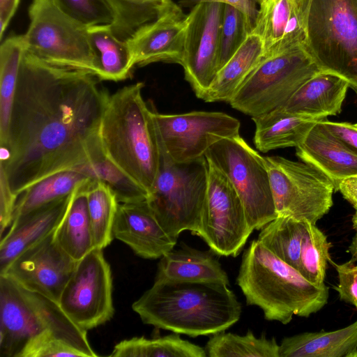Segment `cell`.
Instances as JSON below:
<instances>
[{"label": "cell", "mask_w": 357, "mask_h": 357, "mask_svg": "<svg viewBox=\"0 0 357 357\" xmlns=\"http://www.w3.org/2000/svg\"><path fill=\"white\" fill-rule=\"evenodd\" d=\"M331 247L326 234L316 225L306 221L298 271L315 286L326 285L324 280L327 263L331 261Z\"/></svg>", "instance_id": "d590c367"}, {"label": "cell", "mask_w": 357, "mask_h": 357, "mask_svg": "<svg viewBox=\"0 0 357 357\" xmlns=\"http://www.w3.org/2000/svg\"><path fill=\"white\" fill-rule=\"evenodd\" d=\"M304 47L321 71L357 87V0H303Z\"/></svg>", "instance_id": "52a82bcc"}, {"label": "cell", "mask_w": 357, "mask_h": 357, "mask_svg": "<svg viewBox=\"0 0 357 357\" xmlns=\"http://www.w3.org/2000/svg\"><path fill=\"white\" fill-rule=\"evenodd\" d=\"M187 14L172 0H166L153 21L137 29L126 40L135 66L155 62L181 65Z\"/></svg>", "instance_id": "e0dca14e"}, {"label": "cell", "mask_w": 357, "mask_h": 357, "mask_svg": "<svg viewBox=\"0 0 357 357\" xmlns=\"http://www.w3.org/2000/svg\"><path fill=\"white\" fill-rule=\"evenodd\" d=\"M205 157L232 184L252 230L261 229L278 216L265 157L240 135L216 142Z\"/></svg>", "instance_id": "9c48e42d"}, {"label": "cell", "mask_w": 357, "mask_h": 357, "mask_svg": "<svg viewBox=\"0 0 357 357\" xmlns=\"http://www.w3.org/2000/svg\"><path fill=\"white\" fill-rule=\"evenodd\" d=\"M354 126L357 128V123L354 124Z\"/></svg>", "instance_id": "816d5d0a"}, {"label": "cell", "mask_w": 357, "mask_h": 357, "mask_svg": "<svg viewBox=\"0 0 357 357\" xmlns=\"http://www.w3.org/2000/svg\"><path fill=\"white\" fill-rule=\"evenodd\" d=\"M208 162L207 192L197 235L217 255L236 257L253 230L228 178Z\"/></svg>", "instance_id": "4fadbf2b"}, {"label": "cell", "mask_w": 357, "mask_h": 357, "mask_svg": "<svg viewBox=\"0 0 357 357\" xmlns=\"http://www.w3.org/2000/svg\"><path fill=\"white\" fill-rule=\"evenodd\" d=\"M76 190L12 222L6 234L1 238L0 273L22 252L54 231Z\"/></svg>", "instance_id": "ffe728a7"}, {"label": "cell", "mask_w": 357, "mask_h": 357, "mask_svg": "<svg viewBox=\"0 0 357 357\" xmlns=\"http://www.w3.org/2000/svg\"><path fill=\"white\" fill-rule=\"evenodd\" d=\"M351 222H352L353 228L356 231H357V211H356L355 213L354 214L352 219H351Z\"/></svg>", "instance_id": "c3c4849f"}, {"label": "cell", "mask_w": 357, "mask_h": 357, "mask_svg": "<svg viewBox=\"0 0 357 357\" xmlns=\"http://www.w3.org/2000/svg\"><path fill=\"white\" fill-rule=\"evenodd\" d=\"M91 179L73 169L43 178L18 195L13 221L36 208L70 195Z\"/></svg>", "instance_id": "f1b7e54d"}, {"label": "cell", "mask_w": 357, "mask_h": 357, "mask_svg": "<svg viewBox=\"0 0 357 357\" xmlns=\"http://www.w3.org/2000/svg\"><path fill=\"white\" fill-rule=\"evenodd\" d=\"M53 233L22 252L0 274L58 303L77 261L57 244Z\"/></svg>", "instance_id": "2e32d148"}, {"label": "cell", "mask_w": 357, "mask_h": 357, "mask_svg": "<svg viewBox=\"0 0 357 357\" xmlns=\"http://www.w3.org/2000/svg\"><path fill=\"white\" fill-rule=\"evenodd\" d=\"M18 196L15 195L3 169L0 168V233L1 238L9 229Z\"/></svg>", "instance_id": "b9f144b4"}, {"label": "cell", "mask_w": 357, "mask_h": 357, "mask_svg": "<svg viewBox=\"0 0 357 357\" xmlns=\"http://www.w3.org/2000/svg\"><path fill=\"white\" fill-rule=\"evenodd\" d=\"M66 15L78 24L90 27L110 24L115 14L106 0H52Z\"/></svg>", "instance_id": "f35d334b"}, {"label": "cell", "mask_w": 357, "mask_h": 357, "mask_svg": "<svg viewBox=\"0 0 357 357\" xmlns=\"http://www.w3.org/2000/svg\"><path fill=\"white\" fill-rule=\"evenodd\" d=\"M279 357H357V320L344 328L284 337Z\"/></svg>", "instance_id": "603a6c76"}, {"label": "cell", "mask_w": 357, "mask_h": 357, "mask_svg": "<svg viewBox=\"0 0 357 357\" xmlns=\"http://www.w3.org/2000/svg\"><path fill=\"white\" fill-rule=\"evenodd\" d=\"M279 347L274 337H257L251 331L244 335L221 332L209 339L205 349L210 357H279Z\"/></svg>", "instance_id": "e575fe53"}, {"label": "cell", "mask_w": 357, "mask_h": 357, "mask_svg": "<svg viewBox=\"0 0 357 357\" xmlns=\"http://www.w3.org/2000/svg\"><path fill=\"white\" fill-rule=\"evenodd\" d=\"M351 259L341 264H334L338 283L334 287L340 300L354 305L357 310V264Z\"/></svg>", "instance_id": "60d3db41"}, {"label": "cell", "mask_w": 357, "mask_h": 357, "mask_svg": "<svg viewBox=\"0 0 357 357\" xmlns=\"http://www.w3.org/2000/svg\"><path fill=\"white\" fill-rule=\"evenodd\" d=\"M113 235L144 259L161 258L177 241L160 225L146 200L119 203Z\"/></svg>", "instance_id": "ac0fdd59"}, {"label": "cell", "mask_w": 357, "mask_h": 357, "mask_svg": "<svg viewBox=\"0 0 357 357\" xmlns=\"http://www.w3.org/2000/svg\"><path fill=\"white\" fill-rule=\"evenodd\" d=\"M86 357V355L64 341L47 331L31 341L19 357Z\"/></svg>", "instance_id": "ab89813d"}, {"label": "cell", "mask_w": 357, "mask_h": 357, "mask_svg": "<svg viewBox=\"0 0 357 357\" xmlns=\"http://www.w3.org/2000/svg\"><path fill=\"white\" fill-rule=\"evenodd\" d=\"M91 180L76 190L53 233L57 244L76 261L94 248L85 192Z\"/></svg>", "instance_id": "83f0119b"}, {"label": "cell", "mask_w": 357, "mask_h": 357, "mask_svg": "<svg viewBox=\"0 0 357 357\" xmlns=\"http://www.w3.org/2000/svg\"><path fill=\"white\" fill-rule=\"evenodd\" d=\"M319 123L327 131L357 154V128L354 124L333 122L326 119L320 121Z\"/></svg>", "instance_id": "ee69618b"}, {"label": "cell", "mask_w": 357, "mask_h": 357, "mask_svg": "<svg viewBox=\"0 0 357 357\" xmlns=\"http://www.w3.org/2000/svg\"><path fill=\"white\" fill-rule=\"evenodd\" d=\"M96 75L47 63L25 50L0 168L12 192L88 161L102 149L109 95Z\"/></svg>", "instance_id": "6da1fadb"}, {"label": "cell", "mask_w": 357, "mask_h": 357, "mask_svg": "<svg viewBox=\"0 0 357 357\" xmlns=\"http://www.w3.org/2000/svg\"><path fill=\"white\" fill-rule=\"evenodd\" d=\"M252 32L263 40L264 57L303 45V0H265Z\"/></svg>", "instance_id": "d6986e66"}, {"label": "cell", "mask_w": 357, "mask_h": 357, "mask_svg": "<svg viewBox=\"0 0 357 357\" xmlns=\"http://www.w3.org/2000/svg\"><path fill=\"white\" fill-rule=\"evenodd\" d=\"M73 169L106 184L116 195L119 203L141 202L148 197V192L111 161L102 149Z\"/></svg>", "instance_id": "836d02e7"}, {"label": "cell", "mask_w": 357, "mask_h": 357, "mask_svg": "<svg viewBox=\"0 0 357 357\" xmlns=\"http://www.w3.org/2000/svg\"><path fill=\"white\" fill-rule=\"evenodd\" d=\"M85 192L93 245L104 249L114 238L113 226L119 202L110 188L98 180L92 179Z\"/></svg>", "instance_id": "d6a6232c"}, {"label": "cell", "mask_w": 357, "mask_h": 357, "mask_svg": "<svg viewBox=\"0 0 357 357\" xmlns=\"http://www.w3.org/2000/svg\"><path fill=\"white\" fill-rule=\"evenodd\" d=\"M261 38L252 32L218 72L213 82L201 99L205 102H229L241 85L264 58Z\"/></svg>", "instance_id": "d4e9b609"}, {"label": "cell", "mask_w": 357, "mask_h": 357, "mask_svg": "<svg viewBox=\"0 0 357 357\" xmlns=\"http://www.w3.org/2000/svg\"><path fill=\"white\" fill-rule=\"evenodd\" d=\"M305 222L290 216H277L260 229L257 239L278 258L298 271Z\"/></svg>", "instance_id": "4dcf8cb0"}, {"label": "cell", "mask_w": 357, "mask_h": 357, "mask_svg": "<svg viewBox=\"0 0 357 357\" xmlns=\"http://www.w3.org/2000/svg\"><path fill=\"white\" fill-rule=\"evenodd\" d=\"M343 197L357 211V175L341 181L336 187Z\"/></svg>", "instance_id": "bcb514c9"}, {"label": "cell", "mask_w": 357, "mask_h": 357, "mask_svg": "<svg viewBox=\"0 0 357 357\" xmlns=\"http://www.w3.org/2000/svg\"><path fill=\"white\" fill-rule=\"evenodd\" d=\"M206 349L182 339L178 333L149 339L135 337L117 343L112 357H206Z\"/></svg>", "instance_id": "1f68e13d"}, {"label": "cell", "mask_w": 357, "mask_h": 357, "mask_svg": "<svg viewBox=\"0 0 357 357\" xmlns=\"http://www.w3.org/2000/svg\"><path fill=\"white\" fill-rule=\"evenodd\" d=\"M349 86L342 77L320 71L303 84L280 109L298 116L322 121L341 112Z\"/></svg>", "instance_id": "44dd1931"}, {"label": "cell", "mask_w": 357, "mask_h": 357, "mask_svg": "<svg viewBox=\"0 0 357 357\" xmlns=\"http://www.w3.org/2000/svg\"><path fill=\"white\" fill-rule=\"evenodd\" d=\"M321 71L303 45L264 57L229 101L252 117L282 107L297 89Z\"/></svg>", "instance_id": "ba28073f"}, {"label": "cell", "mask_w": 357, "mask_h": 357, "mask_svg": "<svg viewBox=\"0 0 357 357\" xmlns=\"http://www.w3.org/2000/svg\"><path fill=\"white\" fill-rule=\"evenodd\" d=\"M251 33L252 29L245 15L235 7L225 5L220 33L218 71Z\"/></svg>", "instance_id": "74e56055"}, {"label": "cell", "mask_w": 357, "mask_h": 357, "mask_svg": "<svg viewBox=\"0 0 357 357\" xmlns=\"http://www.w3.org/2000/svg\"><path fill=\"white\" fill-rule=\"evenodd\" d=\"M115 14L110 25L116 36L126 40L142 25L154 20L160 8L149 0H106Z\"/></svg>", "instance_id": "8d00e7d4"}, {"label": "cell", "mask_w": 357, "mask_h": 357, "mask_svg": "<svg viewBox=\"0 0 357 357\" xmlns=\"http://www.w3.org/2000/svg\"><path fill=\"white\" fill-rule=\"evenodd\" d=\"M156 134L159 167L146 201L160 225L172 238L177 239L185 230L197 234L207 192L208 162L205 156L189 162H174L165 149L157 130Z\"/></svg>", "instance_id": "8992f818"}, {"label": "cell", "mask_w": 357, "mask_h": 357, "mask_svg": "<svg viewBox=\"0 0 357 357\" xmlns=\"http://www.w3.org/2000/svg\"><path fill=\"white\" fill-rule=\"evenodd\" d=\"M151 2H152L153 4H155V6H157L158 8H161L163 3L166 1V0H149Z\"/></svg>", "instance_id": "681fc988"}, {"label": "cell", "mask_w": 357, "mask_h": 357, "mask_svg": "<svg viewBox=\"0 0 357 357\" xmlns=\"http://www.w3.org/2000/svg\"><path fill=\"white\" fill-rule=\"evenodd\" d=\"M224 4H197L187 14L184 53L181 66L185 79L202 98L218 72L220 33Z\"/></svg>", "instance_id": "9a60e30c"}, {"label": "cell", "mask_w": 357, "mask_h": 357, "mask_svg": "<svg viewBox=\"0 0 357 357\" xmlns=\"http://www.w3.org/2000/svg\"><path fill=\"white\" fill-rule=\"evenodd\" d=\"M143 87L137 82L109 96L99 136L107 157L149 195L157 176L160 151L152 109L143 99Z\"/></svg>", "instance_id": "277c9868"}, {"label": "cell", "mask_w": 357, "mask_h": 357, "mask_svg": "<svg viewBox=\"0 0 357 357\" xmlns=\"http://www.w3.org/2000/svg\"><path fill=\"white\" fill-rule=\"evenodd\" d=\"M296 155L337 184L357 175V154L327 131L318 121L296 147Z\"/></svg>", "instance_id": "7402d4cb"}, {"label": "cell", "mask_w": 357, "mask_h": 357, "mask_svg": "<svg viewBox=\"0 0 357 357\" xmlns=\"http://www.w3.org/2000/svg\"><path fill=\"white\" fill-rule=\"evenodd\" d=\"M155 278L188 282H219L229 285L227 273L209 252L183 245L164 255Z\"/></svg>", "instance_id": "cb8c5ba5"}, {"label": "cell", "mask_w": 357, "mask_h": 357, "mask_svg": "<svg viewBox=\"0 0 357 357\" xmlns=\"http://www.w3.org/2000/svg\"><path fill=\"white\" fill-rule=\"evenodd\" d=\"M20 0H0V40L17 8Z\"/></svg>", "instance_id": "f6af8a7d"}, {"label": "cell", "mask_w": 357, "mask_h": 357, "mask_svg": "<svg viewBox=\"0 0 357 357\" xmlns=\"http://www.w3.org/2000/svg\"><path fill=\"white\" fill-rule=\"evenodd\" d=\"M29 25L24 34L26 50L53 66L95 75L87 27L63 13L52 0H32Z\"/></svg>", "instance_id": "30bf717a"}, {"label": "cell", "mask_w": 357, "mask_h": 357, "mask_svg": "<svg viewBox=\"0 0 357 357\" xmlns=\"http://www.w3.org/2000/svg\"><path fill=\"white\" fill-rule=\"evenodd\" d=\"M47 331L86 357L98 356L89 344L86 331L73 323L58 303L0 274L1 357H19L31 341Z\"/></svg>", "instance_id": "5b68a950"}, {"label": "cell", "mask_w": 357, "mask_h": 357, "mask_svg": "<svg viewBox=\"0 0 357 357\" xmlns=\"http://www.w3.org/2000/svg\"><path fill=\"white\" fill-rule=\"evenodd\" d=\"M258 4L262 3L265 0H255Z\"/></svg>", "instance_id": "f907efd6"}, {"label": "cell", "mask_w": 357, "mask_h": 357, "mask_svg": "<svg viewBox=\"0 0 357 357\" xmlns=\"http://www.w3.org/2000/svg\"><path fill=\"white\" fill-rule=\"evenodd\" d=\"M348 252L351 254L352 258L357 262V231L352 238L351 243L349 247Z\"/></svg>", "instance_id": "7dc6e473"}, {"label": "cell", "mask_w": 357, "mask_h": 357, "mask_svg": "<svg viewBox=\"0 0 357 357\" xmlns=\"http://www.w3.org/2000/svg\"><path fill=\"white\" fill-rule=\"evenodd\" d=\"M205 2L220 3L238 9L245 15L252 32L259 13L258 3L255 0H179L178 5L181 8H192L197 4Z\"/></svg>", "instance_id": "7bdbcfd3"}, {"label": "cell", "mask_w": 357, "mask_h": 357, "mask_svg": "<svg viewBox=\"0 0 357 357\" xmlns=\"http://www.w3.org/2000/svg\"><path fill=\"white\" fill-rule=\"evenodd\" d=\"M26 50L24 35H10L0 46V145L7 140L20 66Z\"/></svg>", "instance_id": "f546056e"}, {"label": "cell", "mask_w": 357, "mask_h": 357, "mask_svg": "<svg viewBox=\"0 0 357 357\" xmlns=\"http://www.w3.org/2000/svg\"><path fill=\"white\" fill-rule=\"evenodd\" d=\"M87 31L97 78L114 82L127 79L135 64L126 40L118 38L110 24L90 26Z\"/></svg>", "instance_id": "484cf974"}, {"label": "cell", "mask_w": 357, "mask_h": 357, "mask_svg": "<svg viewBox=\"0 0 357 357\" xmlns=\"http://www.w3.org/2000/svg\"><path fill=\"white\" fill-rule=\"evenodd\" d=\"M255 124L254 142L261 152L296 147L317 120L294 115L280 108L252 117Z\"/></svg>", "instance_id": "4316f807"}, {"label": "cell", "mask_w": 357, "mask_h": 357, "mask_svg": "<svg viewBox=\"0 0 357 357\" xmlns=\"http://www.w3.org/2000/svg\"><path fill=\"white\" fill-rule=\"evenodd\" d=\"M278 216H290L314 225L333 206L335 187L314 165L281 156L265 157Z\"/></svg>", "instance_id": "8fae6325"}, {"label": "cell", "mask_w": 357, "mask_h": 357, "mask_svg": "<svg viewBox=\"0 0 357 357\" xmlns=\"http://www.w3.org/2000/svg\"><path fill=\"white\" fill-rule=\"evenodd\" d=\"M152 114L165 149L176 162L197 160L220 139L239 135V121L223 112L165 114L152 109Z\"/></svg>", "instance_id": "5bb4252c"}, {"label": "cell", "mask_w": 357, "mask_h": 357, "mask_svg": "<svg viewBox=\"0 0 357 357\" xmlns=\"http://www.w3.org/2000/svg\"><path fill=\"white\" fill-rule=\"evenodd\" d=\"M132 308L146 324L190 337L224 332L242 312L225 283L157 278Z\"/></svg>", "instance_id": "7a4b0ae2"}, {"label": "cell", "mask_w": 357, "mask_h": 357, "mask_svg": "<svg viewBox=\"0 0 357 357\" xmlns=\"http://www.w3.org/2000/svg\"><path fill=\"white\" fill-rule=\"evenodd\" d=\"M112 286L111 268L102 249L94 248L77 261L58 304L77 326L90 330L112 318Z\"/></svg>", "instance_id": "7c38bea8"}, {"label": "cell", "mask_w": 357, "mask_h": 357, "mask_svg": "<svg viewBox=\"0 0 357 357\" xmlns=\"http://www.w3.org/2000/svg\"><path fill=\"white\" fill-rule=\"evenodd\" d=\"M236 282L246 303L259 307L268 321L289 324L294 315L309 317L328 303L329 289L307 280L258 239L245 250Z\"/></svg>", "instance_id": "3957f363"}]
</instances>
